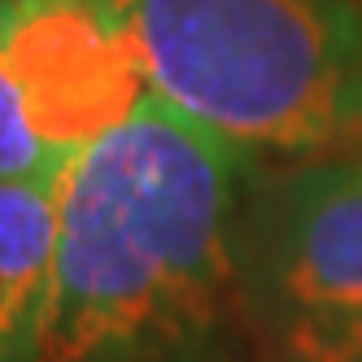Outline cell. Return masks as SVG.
<instances>
[{
	"instance_id": "obj_4",
	"label": "cell",
	"mask_w": 362,
	"mask_h": 362,
	"mask_svg": "<svg viewBox=\"0 0 362 362\" xmlns=\"http://www.w3.org/2000/svg\"><path fill=\"white\" fill-rule=\"evenodd\" d=\"M9 66L35 136L57 153L122 127L148 79L110 0H9Z\"/></svg>"
},
{
	"instance_id": "obj_1",
	"label": "cell",
	"mask_w": 362,
	"mask_h": 362,
	"mask_svg": "<svg viewBox=\"0 0 362 362\" xmlns=\"http://www.w3.org/2000/svg\"><path fill=\"white\" fill-rule=\"evenodd\" d=\"M249 166L153 92L70 153L35 362H257L231 267Z\"/></svg>"
},
{
	"instance_id": "obj_6",
	"label": "cell",
	"mask_w": 362,
	"mask_h": 362,
	"mask_svg": "<svg viewBox=\"0 0 362 362\" xmlns=\"http://www.w3.org/2000/svg\"><path fill=\"white\" fill-rule=\"evenodd\" d=\"M70 158H57L48 148L22 105V92L9 66V0H0V179H40L62 175Z\"/></svg>"
},
{
	"instance_id": "obj_3",
	"label": "cell",
	"mask_w": 362,
	"mask_h": 362,
	"mask_svg": "<svg viewBox=\"0 0 362 362\" xmlns=\"http://www.w3.org/2000/svg\"><path fill=\"white\" fill-rule=\"evenodd\" d=\"M231 267L257 362H362V153L253 162Z\"/></svg>"
},
{
	"instance_id": "obj_5",
	"label": "cell",
	"mask_w": 362,
	"mask_h": 362,
	"mask_svg": "<svg viewBox=\"0 0 362 362\" xmlns=\"http://www.w3.org/2000/svg\"><path fill=\"white\" fill-rule=\"evenodd\" d=\"M62 175L0 179V362H35L53 301Z\"/></svg>"
},
{
	"instance_id": "obj_2",
	"label": "cell",
	"mask_w": 362,
	"mask_h": 362,
	"mask_svg": "<svg viewBox=\"0 0 362 362\" xmlns=\"http://www.w3.org/2000/svg\"><path fill=\"white\" fill-rule=\"evenodd\" d=\"M148 92L249 162L362 136V0H110Z\"/></svg>"
}]
</instances>
